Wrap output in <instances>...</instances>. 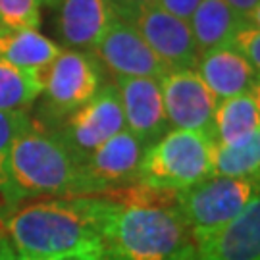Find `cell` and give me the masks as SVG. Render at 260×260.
Listing matches in <instances>:
<instances>
[{"instance_id":"6da1fadb","label":"cell","mask_w":260,"mask_h":260,"mask_svg":"<svg viewBox=\"0 0 260 260\" xmlns=\"http://www.w3.org/2000/svg\"><path fill=\"white\" fill-rule=\"evenodd\" d=\"M108 210L106 193L29 199L0 206V232L16 254L27 258L103 256Z\"/></svg>"},{"instance_id":"7a4b0ae2","label":"cell","mask_w":260,"mask_h":260,"mask_svg":"<svg viewBox=\"0 0 260 260\" xmlns=\"http://www.w3.org/2000/svg\"><path fill=\"white\" fill-rule=\"evenodd\" d=\"M106 195L104 260H197L179 191L137 181Z\"/></svg>"},{"instance_id":"3957f363","label":"cell","mask_w":260,"mask_h":260,"mask_svg":"<svg viewBox=\"0 0 260 260\" xmlns=\"http://www.w3.org/2000/svg\"><path fill=\"white\" fill-rule=\"evenodd\" d=\"M91 195L81 160L70 152L52 129L31 121L10 152L4 205L39 197Z\"/></svg>"},{"instance_id":"277c9868","label":"cell","mask_w":260,"mask_h":260,"mask_svg":"<svg viewBox=\"0 0 260 260\" xmlns=\"http://www.w3.org/2000/svg\"><path fill=\"white\" fill-rule=\"evenodd\" d=\"M216 141L197 131L170 129L145 150L139 181L147 185L185 191L214 176Z\"/></svg>"},{"instance_id":"5b68a950","label":"cell","mask_w":260,"mask_h":260,"mask_svg":"<svg viewBox=\"0 0 260 260\" xmlns=\"http://www.w3.org/2000/svg\"><path fill=\"white\" fill-rule=\"evenodd\" d=\"M260 195V183L249 177L210 176L179 191V206L197 249L222 232Z\"/></svg>"},{"instance_id":"8992f818","label":"cell","mask_w":260,"mask_h":260,"mask_svg":"<svg viewBox=\"0 0 260 260\" xmlns=\"http://www.w3.org/2000/svg\"><path fill=\"white\" fill-rule=\"evenodd\" d=\"M101 89V66L93 54L60 50L45 72L41 108L43 127L54 129L75 110L87 104Z\"/></svg>"},{"instance_id":"52a82bcc","label":"cell","mask_w":260,"mask_h":260,"mask_svg":"<svg viewBox=\"0 0 260 260\" xmlns=\"http://www.w3.org/2000/svg\"><path fill=\"white\" fill-rule=\"evenodd\" d=\"M125 129L123 110H121L120 93L116 85H104L99 93L70 118H66L54 133L70 149L77 160L89 156L104 141Z\"/></svg>"},{"instance_id":"ba28073f","label":"cell","mask_w":260,"mask_h":260,"mask_svg":"<svg viewBox=\"0 0 260 260\" xmlns=\"http://www.w3.org/2000/svg\"><path fill=\"white\" fill-rule=\"evenodd\" d=\"M123 18L135 25L168 72L195 70L201 54L189 21L162 10L158 4L127 12Z\"/></svg>"},{"instance_id":"9c48e42d","label":"cell","mask_w":260,"mask_h":260,"mask_svg":"<svg viewBox=\"0 0 260 260\" xmlns=\"http://www.w3.org/2000/svg\"><path fill=\"white\" fill-rule=\"evenodd\" d=\"M168 123L174 129L197 131L214 139L218 99L195 70L168 72L160 79Z\"/></svg>"},{"instance_id":"30bf717a","label":"cell","mask_w":260,"mask_h":260,"mask_svg":"<svg viewBox=\"0 0 260 260\" xmlns=\"http://www.w3.org/2000/svg\"><path fill=\"white\" fill-rule=\"evenodd\" d=\"M145 150L129 131L123 129L85 156L81 166L91 195H103L137 183Z\"/></svg>"},{"instance_id":"8fae6325","label":"cell","mask_w":260,"mask_h":260,"mask_svg":"<svg viewBox=\"0 0 260 260\" xmlns=\"http://www.w3.org/2000/svg\"><path fill=\"white\" fill-rule=\"evenodd\" d=\"M93 54L94 60L114 74V77H150L160 81L168 74L166 66L125 18L118 19L108 29L93 48Z\"/></svg>"},{"instance_id":"7c38bea8","label":"cell","mask_w":260,"mask_h":260,"mask_svg":"<svg viewBox=\"0 0 260 260\" xmlns=\"http://www.w3.org/2000/svg\"><path fill=\"white\" fill-rule=\"evenodd\" d=\"M114 85L120 93L125 129L145 149L152 147L170 131L160 81L150 77H116Z\"/></svg>"},{"instance_id":"4fadbf2b","label":"cell","mask_w":260,"mask_h":260,"mask_svg":"<svg viewBox=\"0 0 260 260\" xmlns=\"http://www.w3.org/2000/svg\"><path fill=\"white\" fill-rule=\"evenodd\" d=\"M121 18L116 0H60L58 31L70 48L93 50Z\"/></svg>"},{"instance_id":"5bb4252c","label":"cell","mask_w":260,"mask_h":260,"mask_svg":"<svg viewBox=\"0 0 260 260\" xmlns=\"http://www.w3.org/2000/svg\"><path fill=\"white\" fill-rule=\"evenodd\" d=\"M195 72L218 101L252 93L260 75L233 45L203 52L199 56Z\"/></svg>"},{"instance_id":"9a60e30c","label":"cell","mask_w":260,"mask_h":260,"mask_svg":"<svg viewBox=\"0 0 260 260\" xmlns=\"http://www.w3.org/2000/svg\"><path fill=\"white\" fill-rule=\"evenodd\" d=\"M197 260H260V195L197 249Z\"/></svg>"},{"instance_id":"2e32d148","label":"cell","mask_w":260,"mask_h":260,"mask_svg":"<svg viewBox=\"0 0 260 260\" xmlns=\"http://www.w3.org/2000/svg\"><path fill=\"white\" fill-rule=\"evenodd\" d=\"M62 48L39 29L0 27V62L23 72L45 74Z\"/></svg>"},{"instance_id":"e0dca14e","label":"cell","mask_w":260,"mask_h":260,"mask_svg":"<svg viewBox=\"0 0 260 260\" xmlns=\"http://www.w3.org/2000/svg\"><path fill=\"white\" fill-rule=\"evenodd\" d=\"M260 129V110L252 93L218 103L214 116V141L218 147H239Z\"/></svg>"},{"instance_id":"ac0fdd59","label":"cell","mask_w":260,"mask_h":260,"mask_svg":"<svg viewBox=\"0 0 260 260\" xmlns=\"http://www.w3.org/2000/svg\"><path fill=\"white\" fill-rule=\"evenodd\" d=\"M243 23L245 21L223 0H201V4L189 19V27L193 31L199 54L232 45L233 35Z\"/></svg>"},{"instance_id":"d6986e66","label":"cell","mask_w":260,"mask_h":260,"mask_svg":"<svg viewBox=\"0 0 260 260\" xmlns=\"http://www.w3.org/2000/svg\"><path fill=\"white\" fill-rule=\"evenodd\" d=\"M45 74L23 72L0 62V110L27 112L43 93Z\"/></svg>"},{"instance_id":"ffe728a7","label":"cell","mask_w":260,"mask_h":260,"mask_svg":"<svg viewBox=\"0 0 260 260\" xmlns=\"http://www.w3.org/2000/svg\"><path fill=\"white\" fill-rule=\"evenodd\" d=\"M214 176L249 177L260 183V129L239 147L216 145Z\"/></svg>"},{"instance_id":"44dd1931","label":"cell","mask_w":260,"mask_h":260,"mask_svg":"<svg viewBox=\"0 0 260 260\" xmlns=\"http://www.w3.org/2000/svg\"><path fill=\"white\" fill-rule=\"evenodd\" d=\"M31 116L27 112L0 110V195L8 183V162L14 143L23 131L31 125Z\"/></svg>"},{"instance_id":"7402d4cb","label":"cell","mask_w":260,"mask_h":260,"mask_svg":"<svg viewBox=\"0 0 260 260\" xmlns=\"http://www.w3.org/2000/svg\"><path fill=\"white\" fill-rule=\"evenodd\" d=\"M41 0H0V27L39 29Z\"/></svg>"},{"instance_id":"603a6c76","label":"cell","mask_w":260,"mask_h":260,"mask_svg":"<svg viewBox=\"0 0 260 260\" xmlns=\"http://www.w3.org/2000/svg\"><path fill=\"white\" fill-rule=\"evenodd\" d=\"M232 45L241 52L251 66L260 74V29L252 27L249 23H243L233 35Z\"/></svg>"},{"instance_id":"cb8c5ba5","label":"cell","mask_w":260,"mask_h":260,"mask_svg":"<svg viewBox=\"0 0 260 260\" xmlns=\"http://www.w3.org/2000/svg\"><path fill=\"white\" fill-rule=\"evenodd\" d=\"M158 6L162 10H166L170 14H174L177 18L189 21L197 6L201 4V0H158Z\"/></svg>"},{"instance_id":"d4e9b609","label":"cell","mask_w":260,"mask_h":260,"mask_svg":"<svg viewBox=\"0 0 260 260\" xmlns=\"http://www.w3.org/2000/svg\"><path fill=\"white\" fill-rule=\"evenodd\" d=\"M223 2H225L241 19L247 18L252 10L260 4V0H223Z\"/></svg>"},{"instance_id":"484cf974","label":"cell","mask_w":260,"mask_h":260,"mask_svg":"<svg viewBox=\"0 0 260 260\" xmlns=\"http://www.w3.org/2000/svg\"><path fill=\"white\" fill-rule=\"evenodd\" d=\"M158 0H116V4L121 8L123 14L133 12V10H139L143 6H150V4H156Z\"/></svg>"},{"instance_id":"4316f807","label":"cell","mask_w":260,"mask_h":260,"mask_svg":"<svg viewBox=\"0 0 260 260\" xmlns=\"http://www.w3.org/2000/svg\"><path fill=\"white\" fill-rule=\"evenodd\" d=\"M12 260H104L103 256H93V254H72V256H56V258H27V256H19L14 252Z\"/></svg>"},{"instance_id":"83f0119b","label":"cell","mask_w":260,"mask_h":260,"mask_svg":"<svg viewBox=\"0 0 260 260\" xmlns=\"http://www.w3.org/2000/svg\"><path fill=\"white\" fill-rule=\"evenodd\" d=\"M14 258V249L10 247V243L6 241V237L0 232V260H12Z\"/></svg>"},{"instance_id":"f1b7e54d","label":"cell","mask_w":260,"mask_h":260,"mask_svg":"<svg viewBox=\"0 0 260 260\" xmlns=\"http://www.w3.org/2000/svg\"><path fill=\"white\" fill-rule=\"evenodd\" d=\"M243 21H245V23H249V25H252V27L260 29V4L254 10H252L251 14H249L247 18L243 19Z\"/></svg>"},{"instance_id":"f546056e","label":"cell","mask_w":260,"mask_h":260,"mask_svg":"<svg viewBox=\"0 0 260 260\" xmlns=\"http://www.w3.org/2000/svg\"><path fill=\"white\" fill-rule=\"evenodd\" d=\"M252 94H254V99H256V104H258V110H260V75H258V81H256V87H254Z\"/></svg>"},{"instance_id":"4dcf8cb0","label":"cell","mask_w":260,"mask_h":260,"mask_svg":"<svg viewBox=\"0 0 260 260\" xmlns=\"http://www.w3.org/2000/svg\"><path fill=\"white\" fill-rule=\"evenodd\" d=\"M41 2H48V4H54V2H60V0H41Z\"/></svg>"}]
</instances>
